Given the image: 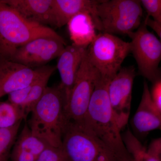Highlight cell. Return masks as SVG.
Here are the masks:
<instances>
[{"instance_id":"52a82bcc","label":"cell","mask_w":161,"mask_h":161,"mask_svg":"<svg viewBox=\"0 0 161 161\" xmlns=\"http://www.w3.org/2000/svg\"><path fill=\"white\" fill-rule=\"evenodd\" d=\"M129 36L132 40L131 53L137 63L139 74L152 83L160 78V40L148 31L144 22Z\"/></svg>"},{"instance_id":"ac0fdd59","label":"cell","mask_w":161,"mask_h":161,"mask_svg":"<svg viewBox=\"0 0 161 161\" xmlns=\"http://www.w3.org/2000/svg\"><path fill=\"white\" fill-rule=\"evenodd\" d=\"M121 136L125 147L133 161H161V158L150 153L129 129Z\"/></svg>"},{"instance_id":"d4e9b609","label":"cell","mask_w":161,"mask_h":161,"mask_svg":"<svg viewBox=\"0 0 161 161\" xmlns=\"http://www.w3.org/2000/svg\"><path fill=\"white\" fill-rule=\"evenodd\" d=\"M10 158L12 161H36L38 157L22 149L14 147L10 153Z\"/></svg>"},{"instance_id":"2e32d148","label":"cell","mask_w":161,"mask_h":161,"mask_svg":"<svg viewBox=\"0 0 161 161\" xmlns=\"http://www.w3.org/2000/svg\"><path fill=\"white\" fill-rule=\"evenodd\" d=\"M67 25L70 38L75 46L87 48L97 36L94 20L88 13L75 15Z\"/></svg>"},{"instance_id":"d6986e66","label":"cell","mask_w":161,"mask_h":161,"mask_svg":"<svg viewBox=\"0 0 161 161\" xmlns=\"http://www.w3.org/2000/svg\"><path fill=\"white\" fill-rule=\"evenodd\" d=\"M49 146L45 142L34 135L28 125L26 124L17 140L15 142L14 147L38 157Z\"/></svg>"},{"instance_id":"8992f818","label":"cell","mask_w":161,"mask_h":161,"mask_svg":"<svg viewBox=\"0 0 161 161\" xmlns=\"http://www.w3.org/2000/svg\"><path fill=\"white\" fill-rule=\"evenodd\" d=\"M130 53V42L103 32L97 35L88 47L86 55L101 76L111 80L121 68L123 62Z\"/></svg>"},{"instance_id":"484cf974","label":"cell","mask_w":161,"mask_h":161,"mask_svg":"<svg viewBox=\"0 0 161 161\" xmlns=\"http://www.w3.org/2000/svg\"><path fill=\"white\" fill-rule=\"evenodd\" d=\"M151 91H150V97L156 108L161 112V79L153 82Z\"/></svg>"},{"instance_id":"ba28073f","label":"cell","mask_w":161,"mask_h":161,"mask_svg":"<svg viewBox=\"0 0 161 161\" xmlns=\"http://www.w3.org/2000/svg\"><path fill=\"white\" fill-rule=\"evenodd\" d=\"M100 77V74L90 63L86 53L65 105L68 122L80 123L83 120Z\"/></svg>"},{"instance_id":"44dd1931","label":"cell","mask_w":161,"mask_h":161,"mask_svg":"<svg viewBox=\"0 0 161 161\" xmlns=\"http://www.w3.org/2000/svg\"><path fill=\"white\" fill-rule=\"evenodd\" d=\"M21 122L13 126L0 130V161H8L10 151L19 129Z\"/></svg>"},{"instance_id":"e0dca14e","label":"cell","mask_w":161,"mask_h":161,"mask_svg":"<svg viewBox=\"0 0 161 161\" xmlns=\"http://www.w3.org/2000/svg\"><path fill=\"white\" fill-rule=\"evenodd\" d=\"M56 69V67L50 65L40 67L39 75L32 83L28 97L20 107L26 117L43 96L49 78Z\"/></svg>"},{"instance_id":"603a6c76","label":"cell","mask_w":161,"mask_h":161,"mask_svg":"<svg viewBox=\"0 0 161 161\" xmlns=\"http://www.w3.org/2000/svg\"><path fill=\"white\" fill-rule=\"evenodd\" d=\"M36 161H66L60 148L47 147Z\"/></svg>"},{"instance_id":"7402d4cb","label":"cell","mask_w":161,"mask_h":161,"mask_svg":"<svg viewBox=\"0 0 161 161\" xmlns=\"http://www.w3.org/2000/svg\"><path fill=\"white\" fill-rule=\"evenodd\" d=\"M141 5L147 12V16L161 23V0H142Z\"/></svg>"},{"instance_id":"7c38bea8","label":"cell","mask_w":161,"mask_h":161,"mask_svg":"<svg viewBox=\"0 0 161 161\" xmlns=\"http://www.w3.org/2000/svg\"><path fill=\"white\" fill-rule=\"evenodd\" d=\"M87 48L72 44L65 47L58 57L56 69L60 75L61 82L59 86L64 95L65 107Z\"/></svg>"},{"instance_id":"9c48e42d","label":"cell","mask_w":161,"mask_h":161,"mask_svg":"<svg viewBox=\"0 0 161 161\" xmlns=\"http://www.w3.org/2000/svg\"><path fill=\"white\" fill-rule=\"evenodd\" d=\"M136 75L134 67H121L108 84L110 105L121 131L126 125L130 117L132 86Z\"/></svg>"},{"instance_id":"cb8c5ba5","label":"cell","mask_w":161,"mask_h":161,"mask_svg":"<svg viewBox=\"0 0 161 161\" xmlns=\"http://www.w3.org/2000/svg\"><path fill=\"white\" fill-rule=\"evenodd\" d=\"M32 83L28 86L11 92L8 95V101L14 105L21 107L28 97L31 90Z\"/></svg>"},{"instance_id":"6da1fadb","label":"cell","mask_w":161,"mask_h":161,"mask_svg":"<svg viewBox=\"0 0 161 161\" xmlns=\"http://www.w3.org/2000/svg\"><path fill=\"white\" fill-rule=\"evenodd\" d=\"M111 80L101 76L90 100L88 108L80 123L113 150L124 161H130L122 138L121 130L110 105L108 86Z\"/></svg>"},{"instance_id":"8fae6325","label":"cell","mask_w":161,"mask_h":161,"mask_svg":"<svg viewBox=\"0 0 161 161\" xmlns=\"http://www.w3.org/2000/svg\"><path fill=\"white\" fill-rule=\"evenodd\" d=\"M39 72L40 67L33 69L11 60L0 58V98L28 86Z\"/></svg>"},{"instance_id":"f1b7e54d","label":"cell","mask_w":161,"mask_h":161,"mask_svg":"<svg viewBox=\"0 0 161 161\" xmlns=\"http://www.w3.org/2000/svg\"><path fill=\"white\" fill-rule=\"evenodd\" d=\"M130 161H133V159H132V160H131Z\"/></svg>"},{"instance_id":"277c9868","label":"cell","mask_w":161,"mask_h":161,"mask_svg":"<svg viewBox=\"0 0 161 161\" xmlns=\"http://www.w3.org/2000/svg\"><path fill=\"white\" fill-rule=\"evenodd\" d=\"M61 149L66 161H124L80 123L68 122Z\"/></svg>"},{"instance_id":"83f0119b","label":"cell","mask_w":161,"mask_h":161,"mask_svg":"<svg viewBox=\"0 0 161 161\" xmlns=\"http://www.w3.org/2000/svg\"><path fill=\"white\" fill-rule=\"evenodd\" d=\"M143 22L146 26H149L150 28H152L156 33L160 39H161V23H159L148 16L146 17Z\"/></svg>"},{"instance_id":"5bb4252c","label":"cell","mask_w":161,"mask_h":161,"mask_svg":"<svg viewBox=\"0 0 161 161\" xmlns=\"http://www.w3.org/2000/svg\"><path fill=\"white\" fill-rule=\"evenodd\" d=\"M100 2L98 0H53L52 9L55 26L62 27L66 25L75 15L86 12L92 16L96 29L98 30L96 9Z\"/></svg>"},{"instance_id":"3957f363","label":"cell","mask_w":161,"mask_h":161,"mask_svg":"<svg viewBox=\"0 0 161 161\" xmlns=\"http://www.w3.org/2000/svg\"><path fill=\"white\" fill-rule=\"evenodd\" d=\"M40 37L65 42L54 30L25 19L0 0V58L9 60L19 47Z\"/></svg>"},{"instance_id":"30bf717a","label":"cell","mask_w":161,"mask_h":161,"mask_svg":"<svg viewBox=\"0 0 161 161\" xmlns=\"http://www.w3.org/2000/svg\"><path fill=\"white\" fill-rule=\"evenodd\" d=\"M66 44L55 38H37L18 48L9 60L31 68L43 66L58 58Z\"/></svg>"},{"instance_id":"5b68a950","label":"cell","mask_w":161,"mask_h":161,"mask_svg":"<svg viewBox=\"0 0 161 161\" xmlns=\"http://www.w3.org/2000/svg\"><path fill=\"white\" fill-rule=\"evenodd\" d=\"M96 13L99 31L129 36L141 25L143 11L138 0H101Z\"/></svg>"},{"instance_id":"7a4b0ae2","label":"cell","mask_w":161,"mask_h":161,"mask_svg":"<svg viewBox=\"0 0 161 161\" xmlns=\"http://www.w3.org/2000/svg\"><path fill=\"white\" fill-rule=\"evenodd\" d=\"M31 113L28 126L32 133L50 147L60 148L68 121L64 95L59 85L47 86Z\"/></svg>"},{"instance_id":"9a60e30c","label":"cell","mask_w":161,"mask_h":161,"mask_svg":"<svg viewBox=\"0 0 161 161\" xmlns=\"http://www.w3.org/2000/svg\"><path fill=\"white\" fill-rule=\"evenodd\" d=\"M21 16L47 26H55L52 9L53 0H3Z\"/></svg>"},{"instance_id":"4fadbf2b","label":"cell","mask_w":161,"mask_h":161,"mask_svg":"<svg viewBox=\"0 0 161 161\" xmlns=\"http://www.w3.org/2000/svg\"><path fill=\"white\" fill-rule=\"evenodd\" d=\"M150 91L148 84L145 81L140 103L131 121L132 129L140 136L161 129V112L152 101Z\"/></svg>"},{"instance_id":"ffe728a7","label":"cell","mask_w":161,"mask_h":161,"mask_svg":"<svg viewBox=\"0 0 161 161\" xmlns=\"http://www.w3.org/2000/svg\"><path fill=\"white\" fill-rule=\"evenodd\" d=\"M26 118L20 107L8 101L0 102V130L10 128Z\"/></svg>"},{"instance_id":"4316f807","label":"cell","mask_w":161,"mask_h":161,"mask_svg":"<svg viewBox=\"0 0 161 161\" xmlns=\"http://www.w3.org/2000/svg\"><path fill=\"white\" fill-rule=\"evenodd\" d=\"M148 151L153 155L161 158V139L158 138L153 140L150 142L147 148Z\"/></svg>"}]
</instances>
